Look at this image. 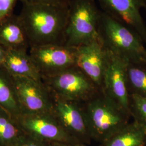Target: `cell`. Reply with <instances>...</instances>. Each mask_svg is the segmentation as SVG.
I'll use <instances>...</instances> for the list:
<instances>
[{
  "label": "cell",
  "instance_id": "7402d4cb",
  "mask_svg": "<svg viewBox=\"0 0 146 146\" xmlns=\"http://www.w3.org/2000/svg\"><path fill=\"white\" fill-rule=\"evenodd\" d=\"M22 3L69 5L70 0H19Z\"/></svg>",
  "mask_w": 146,
  "mask_h": 146
},
{
  "label": "cell",
  "instance_id": "4fadbf2b",
  "mask_svg": "<svg viewBox=\"0 0 146 146\" xmlns=\"http://www.w3.org/2000/svg\"><path fill=\"white\" fill-rule=\"evenodd\" d=\"M0 44L6 50L27 51L30 44L19 15L14 14L0 21Z\"/></svg>",
  "mask_w": 146,
  "mask_h": 146
},
{
  "label": "cell",
  "instance_id": "7c38bea8",
  "mask_svg": "<svg viewBox=\"0 0 146 146\" xmlns=\"http://www.w3.org/2000/svg\"><path fill=\"white\" fill-rule=\"evenodd\" d=\"M77 66L102 90L108 52L100 40L77 47Z\"/></svg>",
  "mask_w": 146,
  "mask_h": 146
},
{
  "label": "cell",
  "instance_id": "44dd1931",
  "mask_svg": "<svg viewBox=\"0 0 146 146\" xmlns=\"http://www.w3.org/2000/svg\"><path fill=\"white\" fill-rule=\"evenodd\" d=\"M17 0H0V21L13 14Z\"/></svg>",
  "mask_w": 146,
  "mask_h": 146
},
{
  "label": "cell",
  "instance_id": "5b68a950",
  "mask_svg": "<svg viewBox=\"0 0 146 146\" xmlns=\"http://www.w3.org/2000/svg\"><path fill=\"white\" fill-rule=\"evenodd\" d=\"M42 81L53 98L78 104L88 101L101 91L77 66L42 78Z\"/></svg>",
  "mask_w": 146,
  "mask_h": 146
},
{
  "label": "cell",
  "instance_id": "ffe728a7",
  "mask_svg": "<svg viewBox=\"0 0 146 146\" xmlns=\"http://www.w3.org/2000/svg\"><path fill=\"white\" fill-rule=\"evenodd\" d=\"M13 146H50V143L37 139L23 131Z\"/></svg>",
  "mask_w": 146,
  "mask_h": 146
},
{
  "label": "cell",
  "instance_id": "9a60e30c",
  "mask_svg": "<svg viewBox=\"0 0 146 146\" xmlns=\"http://www.w3.org/2000/svg\"><path fill=\"white\" fill-rule=\"evenodd\" d=\"M0 108L14 119L23 114L12 76L0 67Z\"/></svg>",
  "mask_w": 146,
  "mask_h": 146
},
{
  "label": "cell",
  "instance_id": "7a4b0ae2",
  "mask_svg": "<svg viewBox=\"0 0 146 146\" xmlns=\"http://www.w3.org/2000/svg\"><path fill=\"white\" fill-rule=\"evenodd\" d=\"M86 116L92 140L101 144L129 122L131 115L101 90L81 104Z\"/></svg>",
  "mask_w": 146,
  "mask_h": 146
},
{
  "label": "cell",
  "instance_id": "2e32d148",
  "mask_svg": "<svg viewBox=\"0 0 146 146\" xmlns=\"http://www.w3.org/2000/svg\"><path fill=\"white\" fill-rule=\"evenodd\" d=\"M146 129L135 121L111 136L100 146H146Z\"/></svg>",
  "mask_w": 146,
  "mask_h": 146
},
{
  "label": "cell",
  "instance_id": "8fae6325",
  "mask_svg": "<svg viewBox=\"0 0 146 146\" xmlns=\"http://www.w3.org/2000/svg\"><path fill=\"white\" fill-rule=\"evenodd\" d=\"M102 11L137 32L146 46V25L141 0H98Z\"/></svg>",
  "mask_w": 146,
  "mask_h": 146
},
{
  "label": "cell",
  "instance_id": "5bb4252c",
  "mask_svg": "<svg viewBox=\"0 0 146 146\" xmlns=\"http://www.w3.org/2000/svg\"><path fill=\"white\" fill-rule=\"evenodd\" d=\"M2 67L11 76L42 80L40 74L26 50H7Z\"/></svg>",
  "mask_w": 146,
  "mask_h": 146
},
{
  "label": "cell",
  "instance_id": "484cf974",
  "mask_svg": "<svg viewBox=\"0 0 146 146\" xmlns=\"http://www.w3.org/2000/svg\"><path fill=\"white\" fill-rule=\"evenodd\" d=\"M144 62L146 63V55H145V60H144Z\"/></svg>",
  "mask_w": 146,
  "mask_h": 146
},
{
  "label": "cell",
  "instance_id": "cb8c5ba5",
  "mask_svg": "<svg viewBox=\"0 0 146 146\" xmlns=\"http://www.w3.org/2000/svg\"><path fill=\"white\" fill-rule=\"evenodd\" d=\"M7 50L0 44V67L2 66L6 54Z\"/></svg>",
  "mask_w": 146,
  "mask_h": 146
},
{
  "label": "cell",
  "instance_id": "30bf717a",
  "mask_svg": "<svg viewBox=\"0 0 146 146\" xmlns=\"http://www.w3.org/2000/svg\"><path fill=\"white\" fill-rule=\"evenodd\" d=\"M54 99L53 113L64 129L78 142L86 145L92 141L88 125L81 104Z\"/></svg>",
  "mask_w": 146,
  "mask_h": 146
},
{
  "label": "cell",
  "instance_id": "ac0fdd59",
  "mask_svg": "<svg viewBox=\"0 0 146 146\" xmlns=\"http://www.w3.org/2000/svg\"><path fill=\"white\" fill-rule=\"evenodd\" d=\"M23 133L17 120L0 108V146H13Z\"/></svg>",
  "mask_w": 146,
  "mask_h": 146
},
{
  "label": "cell",
  "instance_id": "d6986e66",
  "mask_svg": "<svg viewBox=\"0 0 146 146\" xmlns=\"http://www.w3.org/2000/svg\"><path fill=\"white\" fill-rule=\"evenodd\" d=\"M129 108L133 121L146 129V97L129 95Z\"/></svg>",
  "mask_w": 146,
  "mask_h": 146
},
{
  "label": "cell",
  "instance_id": "277c9868",
  "mask_svg": "<svg viewBox=\"0 0 146 146\" xmlns=\"http://www.w3.org/2000/svg\"><path fill=\"white\" fill-rule=\"evenodd\" d=\"M101 12L94 0H70L65 45L77 48L100 40Z\"/></svg>",
  "mask_w": 146,
  "mask_h": 146
},
{
  "label": "cell",
  "instance_id": "52a82bcc",
  "mask_svg": "<svg viewBox=\"0 0 146 146\" xmlns=\"http://www.w3.org/2000/svg\"><path fill=\"white\" fill-rule=\"evenodd\" d=\"M17 121L25 133L48 143H80L64 129L53 113L24 114Z\"/></svg>",
  "mask_w": 146,
  "mask_h": 146
},
{
  "label": "cell",
  "instance_id": "e0dca14e",
  "mask_svg": "<svg viewBox=\"0 0 146 146\" xmlns=\"http://www.w3.org/2000/svg\"><path fill=\"white\" fill-rule=\"evenodd\" d=\"M127 83L129 95L146 97V63L128 62Z\"/></svg>",
  "mask_w": 146,
  "mask_h": 146
},
{
  "label": "cell",
  "instance_id": "d4e9b609",
  "mask_svg": "<svg viewBox=\"0 0 146 146\" xmlns=\"http://www.w3.org/2000/svg\"><path fill=\"white\" fill-rule=\"evenodd\" d=\"M142 8L146 9V0H141Z\"/></svg>",
  "mask_w": 146,
  "mask_h": 146
},
{
  "label": "cell",
  "instance_id": "8992f818",
  "mask_svg": "<svg viewBox=\"0 0 146 146\" xmlns=\"http://www.w3.org/2000/svg\"><path fill=\"white\" fill-rule=\"evenodd\" d=\"M41 77H48L77 66L78 49L66 45L30 47L29 53Z\"/></svg>",
  "mask_w": 146,
  "mask_h": 146
},
{
  "label": "cell",
  "instance_id": "3957f363",
  "mask_svg": "<svg viewBox=\"0 0 146 146\" xmlns=\"http://www.w3.org/2000/svg\"><path fill=\"white\" fill-rule=\"evenodd\" d=\"M99 34L100 41L107 52L128 62H144L146 45L140 35L102 11Z\"/></svg>",
  "mask_w": 146,
  "mask_h": 146
},
{
  "label": "cell",
  "instance_id": "6da1fadb",
  "mask_svg": "<svg viewBox=\"0 0 146 146\" xmlns=\"http://www.w3.org/2000/svg\"><path fill=\"white\" fill-rule=\"evenodd\" d=\"M22 4L19 16L26 31L30 47L65 45L69 5Z\"/></svg>",
  "mask_w": 146,
  "mask_h": 146
},
{
  "label": "cell",
  "instance_id": "4316f807",
  "mask_svg": "<svg viewBox=\"0 0 146 146\" xmlns=\"http://www.w3.org/2000/svg\"></svg>",
  "mask_w": 146,
  "mask_h": 146
},
{
  "label": "cell",
  "instance_id": "9c48e42d",
  "mask_svg": "<svg viewBox=\"0 0 146 146\" xmlns=\"http://www.w3.org/2000/svg\"><path fill=\"white\" fill-rule=\"evenodd\" d=\"M108 52L102 91L129 115V94L127 83L128 62Z\"/></svg>",
  "mask_w": 146,
  "mask_h": 146
},
{
  "label": "cell",
  "instance_id": "603a6c76",
  "mask_svg": "<svg viewBox=\"0 0 146 146\" xmlns=\"http://www.w3.org/2000/svg\"><path fill=\"white\" fill-rule=\"evenodd\" d=\"M50 146H86L81 143H51Z\"/></svg>",
  "mask_w": 146,
  "mask_h": 146
},
{
  "label": "cell",
  "instance_id": "ba28073f",
  "mask_svg": "<svg viewBox=\"0 0 146 146\" xmlns=\"http://www.w3.org/2000/svg\"><path fill=\"white\" fill-rule=\"evenodd\" d=\"M24 114L53 113L54 99L41 81L12 76Z\"/></svg>",
  "mask_w": 146,
  "mask_h": 146
}]
</instances>
